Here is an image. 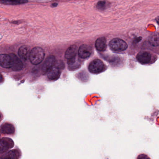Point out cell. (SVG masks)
I'll list each match as a JSON object with an SVG mask.
<instances>
[{
  "label": "cell",
  "mask_w": 159,
  "mask_h": 159,
  "mask_svg": "<svg viewBox=\"0 0 159 159\" xmlns=\"http://www.w3.org/2000/svg\"><path fill=\"white\" fill-rule=\"evenodd\" d=\"M44 57L45 53L43 49L40 47H36L31 50L29 57L33 65H38L42 62Z\"/></svg>",
  "instance_id": "1"
},
{
  "label": "cell",
  "mask_w": 159,
  "mask_h": 159,
  "mask_svg": "<svg viewBox=\"0 0 159 159\" xmlns=\"http://www.w3.org/2000/svg\"><path fill=\"white\" fill-rule=\"evenodd\" d=\"M109 46L112 51L121 52L125 51L128 47L127 43L123 40L120 39H114L109 43Z\"/></svg>",
  "instance_id": "2"
},
{
  "label": "cell",
  "mask_w": 159,
  "mask_h": 159,
  "mask_svg": "<svg viewBox=\"0 0 159 159\" xmlns=\"http://www.w3.org/2000/svg\"><path fill=\"white\" fill-rule=\"evenodd\" d=\"M105 68L104 63L100 59H97L91 62L88 66V69L93 74H98L102 72Z\"/></svg>",
  "instance_id": "3"
},
{
  "label": "cell",
  "mask_w": 159,
  "mask_h": 159,
  "mask_svg": "<svg viewBox=\"0 0 159 159\" xmlns=\"http://www.w3.org/2000/svg\"><path fill=\"white\" fill-rule=\"evenodd\" d=\"M14 146L12 139L8 138H3L0 139V153H3L12 148Z\"/></svg>",
  "instance_id": "4"
},
{
  "label": "cell",
  "mask_w": 159,
  "mask_h": 159,
  "mask_svg": "<svg viewBox=\"0 0 159 159\" xmlns=\"http://www.w3.org/2000/svg\"><path fill=\"white\" fill-rule=\"evenodd\" d=\"M56 63V59L55 57L54 56H50L47 57L42 67V71L43 73V74L47 73L54 66Z\"/></svg>",
  "instance_id": "5"
},
{
  "label": "cell",
  "mask_w": 159,
  "mask_h": 159,
  "mask_svg": "<svg viewBox=\"0 0 159 159\" xmlns=\"http://www.w3.org/2000/svg\"><path fill=\"white\" fill-rule=\"evenodd\" d=\"M12 60L11 69L15 71H19L23 68L24 65L19 57L14 53H10Z\"/></svg>",
  "instance_id": "6"
},
{
  "label": "cell",
  "mask_w": 159,
  "mask_h": 159,
  "mask_svg": "<svg viewBox=\"0 0 159 159\" xmlns=\"http://www.w3.org/2000/svg\"><path fill=\"white\" fill-rule=\"evenodd\" d=\"M0 66L4 68H11L12 60L10 54H0Z\"/></svg>",
  "instance_id": "7"
},
{
  "label": "cell",
  "mask_w": 159,
  "mask_h": 159,
  "mask_svg": "<svg viewBox=\"0 0 159 159\" xmlns=\"http://www.w3.org/2000/svg\"><path fill=\"white\" fill-rule=\"evenodd\" d=\"M92 53L91 48L86 44H82L80 46L78 50L79 56L82 59L88 58Z\"/></svg>",
  "instance_id": "8"
},
{
  "label": "cell",
  "mask_w": 159,
  "mask_h": 159,
  "mask_svg": "<svg viewBox=\"0 0 159 159\" xmlns=\"http://www.w3.org/2000/svg\"><path fill=\"white\" fill-rule=\"evenodd\" d=\"M47 77L51 80H58L61 75L60 68L58 66H54L47 72Z\"/></svg>",
  "instance_id": "9"
},
{
  "label": "cell",
  "mask_w": 159,
  "mask_h": 159,
  "mask_svg": "<svg viewBox=\"0 0 159 159\" xmlns=\"http://www.w3.org/2000/svg\"><path fill=\"white\" fill-rule=\"evenodd\" d=\"M137 59L141 64H148L151 60V55L149 52H140L137 56Z\"/></svg>",
  "instance_id": "10"
},
{
  "label": "cell",
  "mask_w": 159,
  "mask_h": 159,
  "mask_svg": "<svg viewBox=\"0 0 159 159\" xmlns=\"http://www.w3.org/2000/svg\"><path fill=\"white\" fill-rule=\"evenodd\" d=\"M15 131V128L13 125L10 123L3 124L0 127L1 133L5 134H11Z\"/></svg>",
  "instance_id": "11"
},
{
  "label": "cell",
  "mask_w": 159,
  "mask_h": 159,
  "mask_svg": "<svg viewBox=\"0 0 159 159\" xmlns=\"http://www.w3.org/2000/svg\"><path fill=\"white\" fill-rule=\"evenodd\" d=\"M107 40L104 37L98 38L95 42V47L99 52H103L107 48Z\"/></svg>",
  "instance_id": "12"
},
{
  "label": "cell",
  "mask_w": 159,
  "mask_h": 159,
  "mask_svg": "<svg viewBox=\"0 0 159 159\" xmlns=\"http://www.w3.org/2000/svg\"><path fill=\"white\" fill-rule=\"evenodd\" d=\"M77 53V46L72 45L68 48L65 53V57L68 60L76 57Z\"/></svg>",
  "instance_id": "13"
},
{
  "label": "cell",
  "mask_w": 159,
  "mask_h": 159,
  "mask_svg": "<svg viewBox=\"0 0 159 159\" xmlns=\"http://www.w3.org/2000/svg\"><path fill=\"white\" fill-rule=\"evenodd\" d=\"M20 156V152L17 150H13L2 156L0 159H19Z\"/></svg>",
  "instance_id": "14"
},
{
  "label": "cell",
  "mask_w": 159,
  "mask_h": 159,
  "mask_svg": "<svg viewBox=\"0 0 159 159\" xmlns=\"http://www.w3.org/2000/svg\"><path fill=\"white\" fill-rule=\"evenodd\" d=\"M18 55L20 58L25 61H27L28 59L29 54V50L26 46H22L19 48L18 50Z\"/></svg>",
  "instance_id": "15"
},
{
  "label": "cell",
  "mask_w": 159,
  "mask_h": 159,
  "mask_svg": "<svg viewBox=\"0 0 159 159\" xmlns=\"http://www.w3.org/2000/svg\"><path fill=\"white\" fill-rule=\"evenodd\" d=\"M68 67L71 70H74L77 69L80 66L81 62L76 57L72 59L68 60Z\"/></svg>",
  "instance_id": "16"
},
{
  "label": "cell",
  "mask_w": 159,
  "mask_h": 159,
  "mask_svg": "<svg viewBox=\"0 0 159 159\" xmlns=\"http://www.w3.org/2000/svg\"><path fill=\"white\" fill-rule=\"evenodd\" d=\"M149 42L152 46H157L159 45V37L158 34H153L149 38Z\"/></svg>",
  "instance_id": "17"
},
{
  "label": "cell",
  "mask_w": 159,
  "mask_h": 159,
  "mask_svg": "<svg viewBox=\"0 0 159 159\" xmlns=\"http://www.w3.org/2000/svg\"><path fill=\"white\" fill-rule=\"evenodd\" d=\"M2 3H4L5 4H22V3H26L28 2L26 1H2L1 2Z\"/></svg>",
  "instance_id": "18"
},
{
  "label": "cell",
  "mask_w": 159,
  "mask_h": 159,
  "mask_svg": "<svg viewBox=\"0 0 159 159\" xmlns=\"http://www.w3.org/2000/svg\"><path fill=\"white\" fill-rule=\"evenodd\" d=\"M136 159H151L150 157L145 154V153H141L139 154L137 157Z\"/></svg>",
  "instance_id": "19"
},
{
  "label": "cell",
  "mask_w": 159,
  "mask_h": 159,
  "mask_svg": "<svg viewBox=\"0 0 159 159\" xmlns=\"http://www.w3.org/2000/svg\"><path fill=\"white\" fill-rule=\"evenodd\" d=\"M3 81V78L2 77V75L0 73V83L2 82Z\"/></svg>",
  "instance_id": "20"
},
{
  "label": "cell",
  "mask_w": 159,
  "mask_h": 159,
  "mask_svg": "<svg viewBox=\"0 0 159 159\" xmlns=\"http://www.w3.org/2000/svg\"><path fill=\"white\" fill-rule=\"evenodd\" d=\"M0 119H1V114H0Z\"/></svg>",
  "instance_id": "21"
}]
</instances>
